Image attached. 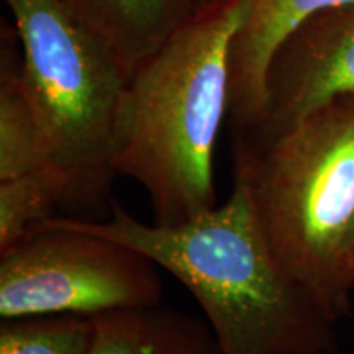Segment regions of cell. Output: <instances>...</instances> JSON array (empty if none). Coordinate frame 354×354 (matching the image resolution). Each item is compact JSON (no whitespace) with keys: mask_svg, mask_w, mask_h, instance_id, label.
Here are the masks:
<instances>
[{"mask_svg":"<svg viewBox=\"0 0 354 354\" xmlns=\"http://www.w3.org/2000/svg\"><path fill=\"white\" fill-rule=\"evenodd\" d=\"M348 94H354V3L315 13L287 35L269 64L263 117L234 141L269 143Z\"/></svg>","mask_w":354,"mask_h":354,"instance_id":"obj_6","label":"cell"},{"mask_svg":"<svg viewBox=\"0 0 354 354\" xmlns=\"http://www.w3.org/2000/svg\"><path fill=\"white\" fill-rule=\"evenodd\" d=\"M148 256L46 220L0 254V317H95L161 305L165 286Z\"/></svg>","mask_w":354,"mask_h":354,"instance_id":"obj_5","label":"cell"},{"mask_svg":"<svg viewBox=\"0 0 354 354\" xmlns=\"http://www.w3.org/2000/svg\"><path fill=\"white\" fill-rule=\"evenodd\" d=\"M92 338L94 317L8 318L0 326V354H87Z\"/></svg>","mask_w":354,"mask_h":354,"instance_id":"obj_11","label":"cell"},{"mask_svg":"<svg viewBox=\"0 0 354 354\" xmlns=\"http://www.w3.org/2000/svg\"><path fill=\"white\" fill-rule=\"evenodd\" d=\"M346 266H348V277L351 289L354 290V230L349 236L348 248H346Z\"/></svg>","mask_w":354,"mask_h":354,"instance_id":"obj_14","label":"cell"},{"mask_svg":"<svg viewBox=\"0 0 354 354\" xmlns=\"http://www.w3.org/2000/svg\"><path fill=\"white\" fill-rule=\"evenodd\" d=\"M149 325L156 354H223L209 325L174 308H151Z\"/></svg>","mask_w":354,"mask_h":354,"instance_id":"obj_13","label":"cell"},{"mask_svg":"<svg viewBox=\"0 0 354 354\" xmlns=\"http://www.w3.org/2000/svg\"><path fill=\"white\" fill-rule=\"evenodd\" d=\"M51 223L120 241L176 277L205 312L223 354H338L343 320L284 271L266 241L245 184L180 225L145 223L118 203L110 220Z\"/></svg>","mask_w":354,"mask_h":354,"instance_id":"obj_1","label":"cell"},{"mask_svg":"<svg viewBox=\"0 0 354 354\" xmlns=\"http://www.w3.org/2000/svg\"><path fill=\"white\" fill-rule=\"evenodd\" d=\"M3 44L0 63V180L20 176L44 161L43 135L21 82V53Z\"/></svg>","mask_w":354,"mask_h":354,"instance_id":"obj_9","label":"cell"},{"mask_svg":"<svg viewBox=\"0 0 354 354\" xmlns=\"http://www.w3.org/2000/svg\"><path fill=\"white\" fill-rule=\"evenodd\" d=\"M87 354H156L149 310H117L94 317Z\"/></svg>","mask_w":354,"mask_h":354,"instance_id":"obj_12","label":"cell"},{"mask_svg":"<svg viewBox=\"0 0 354 354\" xmlns=\"http://www.w3.org/2000/svg\"><path fill=\"white\" fill-rule=\"evenodd\" d=\"M354 0H248V12L230 50L227 120L234 135L258 125L266 104V76L279 44L304 20Z\"/></svg>","mask_w":354,"mask_h":354,"instance_id":"obj_7","label":"cell"},{"mask_svg":"<svg viewBox=\"0 0 354 354\" xmlns=\"http://www.w3.org/2000/svg\"><path fill=\"white\" fill-rule=\"evenodd\" d=\"M133 76L198 12L194 0H61Z\"/></svg>","mask_w":354,"mask_h":354,"instance_id":"obj_8","label":"cell"},{"mask_svg":"<svg viewBox=\"0 0 354 354\" xmlns=\"http://www.w3.org/2000/svg\"><path fill=\"white\" fill-rule=\"evenodd\" d=\"M21 53V82L43 135L44 161L68 179L69 209L110 202L115 135L130 76L61 0H3Z\"/></svg>","mask_w":354,"mask_h":354,"instance_id":"obj_4","label":"cell"},{"mask_svg":"<svg viewBox=\"0 0 354 354\" xmlns=\"http://www.w3.org/2000/svg\"><path fill=\"white\" fill-rule=\"evenodd\" d=\"M234 176L284 271L339 317L351 308L354 94L328 102L261 146L234 141Z\"/></svg>","mask_w":354,"mask_h":354,"instance_id":"obj_3","label":"cell"},{"mask_svg":"<svg viewBox=\"0 0 354 354\" xmlns=\"http://www.w3.org/2000/svg\"><path fill=\"white\" fill-rule=\"evenodd\" d=\"M194 2H196V6L198 7V10H201V8H203V7L214 6V3L220 2V0H194Z\"/></svg>","mask_w":354,"mask_h":354,"instance_id":"obj_15","label":"cell"},{"mask_svg":"<svg viewBox=\"0 0 354 354\" xmlns=\"http://www.w3.org/2000/svg\"><path fill=\"white\" fill-rule=\"evenodd\" d=\"M248 0L203 7L135 71L115 135V171L143 185L154 223L216 207L214 153L230 105V50Z\"/></svg>","mask_w":354,"mask_h":354,"instance_id":"obj_2","label":"cell"},{"mask_svg":"<svg viewBox=\"0 0 354 354\" xmlns=\"http://www.w3.org/2000/svg\"><path fill=\"white\" fill-rule=\"evenodd\" d=\"M68 190L66 176L51 165L0 180V254L55 216L56 207L66 203Z\"/></svg>","mask_w":354,"mask_h":354,"instance_id":"obj_10","label":"cell"}]
</instances>
